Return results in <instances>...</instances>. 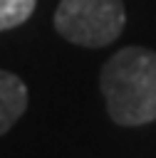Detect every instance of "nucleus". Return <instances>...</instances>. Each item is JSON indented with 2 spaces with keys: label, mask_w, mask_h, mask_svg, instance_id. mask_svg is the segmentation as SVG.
Listing matches in <instances>:
<instances>
[{
  "label": "nucleus",
  "mask_w": 156,
  "mask_h": 158,
  "mask_svg": "<svg viewBox=\"0 0 156 158\" xmlns=\"http://www.w3.org/2000/svg\"><path fill=\"white\" fill-rule=\"evenodd\" d=\"M106 111L119 126H141L156 121V52L146 47H124L99 77Z\"/></svg>",
  "instance_id": "obj_1"
},
{
  "label": "nucleus",
  "mask_w": 156,
  "mask_h": 158,
  "mask_svg": "<svg viewBox=\"0 0 156 158\" xmlns=\"http://www.w3.org/2000/svg\"><path fill=\"white\" fill-rule=\"evenodd\" d=\"M25 109H27L25 81L12 72L0 69V133L10 131L15 121L25 114Z\"/></svg>",
  "instance_id": "obj_3"
},
{
  "label": "nucleus",
  "mask_w": 156,
  "mask_h": 158,
  "mask_svg": "<svg viewBox=\"0 0 156 158\" xmlns=\"http://www.w3.org/2000/svg\"><path fill=\"white\" fill-rule=\"evenodd\" d=\"M121 0H59L54 12L57 32L79 47H104L124 30Z\"/></svg>",
  "instance_id": "obj_2"
},
{
  "label": "nucleus",
  "mask_w": 156,
  "mask_h": 158,
  "mask_svg": "<svg viewBox=\"0 0 156 158\" xmlns=\"http://www.w3.org/2000/svg\"><path fill=\"white\" fill-rule=\"evenodd\" d=\"M35 2L37 0H0V30L22 25L32 15Z\"/></svg>",
  "instance_id": "obj_4"
}]
</instances>
